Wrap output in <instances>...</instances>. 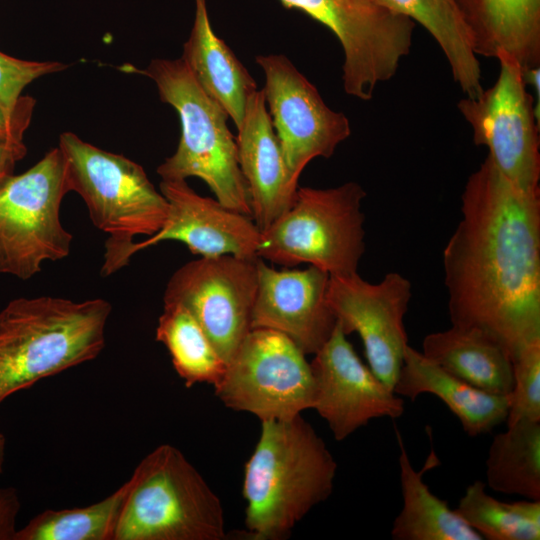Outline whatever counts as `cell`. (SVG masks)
<instances>
[{
    "instance_id": "cell-1",
    "label": "cell",
    "mask_w": 540,
    "mask_h": 540,
    "mask_svg": "<svg viewBox=\"0 0 540 540\" xmlns=\"http://www.w3.org/2000/svg\"><path fill=\"white\" fill-rule=\"evenodd\" d=\"M443 265L453 326L485 333L511 359L540 341V191L516 187L487 156L465 184Z\"/></svg>"
},
{
    "instance_id": "cell-2",
    "label": "cell",
    "mask_w": 540,
    "mask_h": 540,
    "mask_svg": "<svg viewBox=\"0 0 540 540\" xmlns=\"http://www.w3.org/2000/svg\"><path fill=\"white\" fill-rule=\"evenodd\" d=\"M337 463L301 414L261 421L245 464V526L253 540L286 539L295 525L331 495Z\"/></svg>"
},
{
    "instance_id": "cell-3",
    "label": "cell",
    "mask_w": 540,
    "mask_h": 540,
    "mask_svg": "<svg viewBox=\"0 0 540 540\" xmlns=\"http://www.w3.org/2000/svg\"><path fill=\"white\" fill-rule=\"evenodd\" d=\"M112 307L102 298H16L0 311V404L41 379L95 359Z\"/></svg>"
},
{
    "instance_id": "cell-4",
    "label": "cell",
    "mask_w": 540,
    "mask_h": 540,
    "mask_svg": "<svg viewBox=\"0 0 540 540\" xmlns=\"http://www.w3.org/2000/svg\"><path fill=\"white\" fill-rule=\"evenodd\" d=\"M125 70L150 78L161 101L171 105L179 115V144L175 153L157 167L161 180L198 177L222 205L252 217L236 138L227 126L229 116L203 90L183 59H153L144 69L131 66Z\"/></svg>"
},
{
    "instance_id": "cell-5",
    "label": "cell",
    "mask_w": 540,
    "mask_h": 540,
    "mask_svg": "<svg viewBox=\"0 0 540 540\" xmlns=\"http://www.w3.org/2000/svg\"><path fill=\"white\" fill-rule=\"evenodd\" d=\"M70 191L85 202L92 223L107 234L103 277L130 262L129 249L139 235L152 236L164 225L169 205L129 158L105 151L72 132L59 137Z\"/></svg>"
},
{
    "instance_id": "cell-6",
    "label": "cell",
    "mask_w": 540,
    "mask_h": 540,
    "mask_svg": "<svg viewBox=\"0 0 540 540\" xmlns=\"http://www.w3.org/2000/svg\"><path fill=\"white\" fill-rule=\"evenodd\" d=\"M114 540H221L222 503L184 454L162 444L130 477Z\"/></svg>"
},
{
    "instance_id": "cell-7",
    "label": "cell",
    "mask_w": 540,
    "mask_h": 540,
    "mask_svg": "<svg viewBox=\"0 0 540 540\" xmlns=\"http://www.w3.org/2000/svg\"><path fill=\"white\" fill-rule=\"evenodd\" d=\"M365 197L353 181L324 189L298 187L291 207L261 232L258 258L285 267L308 263L329 276L357 273L365 251Z\"/></svg>"
},
{
    "instance_id": "cell-8",
    "label": "cell",
    "mask_w": 540,
    "mask_h": 540,
    "mask_svg": "<svg viewBox=\"0 0 540 540\" xmlns=\"http://www.w3.org/2000/svg\"><path fill=\"white\" fill-rule=\"evenodd\" d=\"M71 192L59 147L19 175L0 183V273L27 280L46 261L70 254L72 235L60 220L63 198Z\"/></svg>"
},
{
    "instance_id": "cell-9",
    "label": "cell",
    "mask_w": 540,
    "mask_h": 540,
    "mask_svg": "<svg viewBox=\"0 0 540 540\" xmlns=\"http://www.w3.org/2000/svg\"><path fill=\"white\" fill-rule=\"evenodd\" d=\"M330 29L339 40L346 94L368 101L396 74L412 47L415 23L381 0H278Z\"/></svg>"
},
{
    "instance_id": "cell-10",
    "label": "cell",
    "mask_w": 540,
    "mask_h": 540,
    "mask_svg": "<svg viewBox=\"0 0 540 540\" xmlns=\"http://www.w3.org/2000/svg\"><path fill=\"white\" fill-rule=\"evenodd\" d=\"M305 356L282 333L251 329L214 386L215 394L226 407L261 421L293 418L314 404V378Z\"/></svg>"
},
{
    "instance_id": "cell-11",
    "label": "cell",
    "mask_w": 540,
    "mask_h": 540,
    "mask_svg": "<svg viewBox=\"0 0 540 540\" xmlns=\"http://www.w3.org/2000/svg\"><path fill=\"white\" fill-rule=\"evenodd\" d=\"M496 82L476 97L465 96L457 108L472 129L473 142L488 148L498 171L516 187L540 191L539 119L527 92L523 69L500 51Z\"/></svg>"
},
{
    "instance_id": "cell-12",
    "label": "cell",
    "mask_w": 540,
    "mask_h": 540,
    "mask_svg": "<svg viewBox=\"0 0 540 540\" xmlns=\"http://www.w3.org/2000/svg\"><path fill=\"white\" fill-rule=\"evenodd\" d=\"M258 259L200 257L176 270L164 291L163 302L184 306L226 363L251 330Z\"/></svg>"
},
{
    "instance_id": "cell-13",
    "label": "cell",
    "mask_w": 540,
    "mask_h": 540,
    "mask_svg": "<svg viewBox=\"0 0 540 540\" xmlns=\"http://www.w3.org/2000/svg\"><path fill=\"white\" fill-rule=\"evenodd\" d=\"M265 74L268 113L293 182L317 157L330 158L351 134L342 112L326 105L317 88L283 54L258 55Z\"/></svg>"
},
{
    "instance_id": "cell-14",
    "label": "cell",
    "mask_w": 540,
    "mask_h": 540,
    "mask_svg": "<svg viewBox=\"0 0 540 540\" xmlns=\"http://www.w3.org/2000/svg\"><path fill=\"white\" fill-rule=\"evenodd\" d=\"M411 296V282L398 272L378 283L358 273L329 278L327 297L338 324L346 335L360 336L367 365L392 390L408 346L404 316Z\"/></svg>"
},
{
    "instance_id": "cell-15",
    "label": "cell",
    "mask_w": 540,
    "mask_h": 540,
    "mask_svg": "<svg viewBox=\"0 0 540 540\" xmlns=\"http://www.w3.org/2000/svg\"><path fill=\"white\" fill-rule=\"evenodd\" d=\"M313 408L337 441L345 440L376 418H400L404 401L357 355L340 325L310 362Z\"/></svg>"
},
{
    "instance_id": "cell-16",
    "label": "cell",
    "mask_w": 540,
    "mask_h": 540,
    "mask_svg": "<svg viewBox=\"0 0 540 540\" xmlns=\"http://www.w3.org/2000/svg\"><path fill=\"white\" fill-rule=\"evenodd\" d=\"M257 274L251 329L280 332L305 355H314L337 325L327 297L330 276L311 265L303 270H276L260 258Z\"/></svg>"
},
{
    "instance_id": "cell-17",
    "label": "cell",
    "mask_w": 540,
    "mask_h": 540,
    "mask_svg": "<svg viewBox=\"0 0 540 540\" xmlns=\"http://www.w3.org/2000/svg\"><path fill=\"white\" fill-rule=\"evenodd\" d=\"M160 192L169 205L167 219L157 233L131 245L130 258L162 241L176 240L200 257L258 259L261 231L252 217L199 195L186 180H161Z\"/></svg>"
},
{
    "instance_id": "cell-18",
    "label": "cell",
    "mask_w": 540,
    "mask_h": 540,
    "mask_svg": "<svg viewBox=\"0 0 540 540\" xmlns=\"http://www.w3.org/2000/svg\"><path fill=\"white\" fill-rule=\"evenodd\" d=\"M237 131L238 161L250 194L252 219L262 232L291 207L298 189L289 175L263 90L250 96Z\"/></svg>"
},
{
    "instance_id": "cell-19",
    "label": "cell",
    "mask_w": 540,
    "mask_h": 540,
    "mask_svg": "<svg viewBox=\"0 0 540 540\" xmlns=\"http://www.w3.org/2000/svg\"><path fill=\"white\" fill-rule=\"evenodd\" d=\"M393 391L411 401L421 394L435 395L471 437L491 432L508 414V395L488 393L466 383L409 345Z\"/></svg>"
},
{
    "instance_id": "cell-20",
    "label": "cell",
    "mask_w": 540,
    "mask_h": 540,
    "mask_svg": "<svg viewBox=\"0 0 540 540\" xmlns=\"http://www.w3.org/2000/svg\"><path fill=\"white\" fill-rule=\"evenodd\" d=\"M476 55L504 51L523 70L540 66V0H455Z\"/></svg>"
},
{
    "instance_id": "cell-21",
    "label": "cell",
    "mask_w": 540,
    "mask_h": 540,
    "mask_svg": "<svg viewBox=\"0 0 540 540\" xmlns=\"http://www.w3.org/2000/svg\"><path fill=\"white\" fill-rule=\"evenodd\" d=\"M203 90L227 112L236 128L257 90L251 74L213 31L206 0H195V18L181 56Z\"/></svg>"
},
{
    "instance_id": "cell-22",
    "label": "cell",
    "mask_w": 540,
    "mask_h": 540,
    "mask_svg": "<svg viewBox=\"0 0 540 540\" xmlns=\"http://www.w3.org/2000/svg\"><path fill=\"white\" fill-rule=\"evenodd\" d=\"M421 353L430 361L485 392L508 395L513 363L508 351L485 333L451 326L426 335Z\"/></svg>"
},
{
    "instance_id": "cell-23",
    "label": "cell",
    "mask_w": 540,
    "mask_h": 540,
    "mask_svg": "<svg viewBox=\"0 0 540 540\" xmlns=\"http://www.w3.org/2000/svg\"><path fill=\"white\" fill-rule=\"evenodd\" d=\"M403 505L391 527L394 540H482L447 501L433 494L423 480L424 473L439 464L433 449L419 471L413 467L397 432Z\"/></svg>"
},
{
    "instance_id": "cell-24",
    "label": "cell",
    "mask_w": 540,
    "mask_h": 540,
    "mask_svg": "<svg viewBox=\"0 0 540 540\" xmlns=\"http://www.w3.org/2000/svg\"><path fill=\"white\" fill-rule=\"evenodd\" d=\"M394 12L422 25L449 64L454 81L467 97L483 91L480 62L455 0H381Z\"/></svg>"
},
{
    "instance_id": "cell-25",
    "label": "cell",
    "mask_w": 540,
    "mask_h": 540,
    "mask_svg": "<svg viewBox=\"0 0 540 540\" xmlns=\"http://www.w3.org/2000/svg\"><path fill=\"white\" fill-rule=\"evenodd\" d=\"M485 466L491 490L540 500V422L520 420L494 435Z\"/></svg>"
},
{
    "instance_id": "cell-26",
    "label": "cell",
    "mask_w": 540,
    "mask_h": 540,
    "mask_svg": "<svg viewBox=\"0 0 540 540\" xmlns=\"http://www.w3.org/2000/svg\"><path fill=\"white\" fill-rule=\"evenodd\" d=\"M155 339L167 348L173 367L187 388L198 383L216 386L224 376L227 363L181 304L164 303Z\"/></svg>"
},
{
    "instance_id": "cell-27",
    "label": "cell",
    "mask_w": 540,
    "mask_h": 540,
    "mask_svg": "<svg viewBox=\"0 0 540 540\" xmlns=\"http://www.w3.org/2000/svg\"><path fill=\"white\" fill-rule=\"evenodd\" d=\"M130 479L103 500L81 508L44 510L14 540H114Z\"/></svg>"
},
{
    "instance_id": "cell-28",
    "label": "cell",
    "mask_w": 540,
    "mask_h": 540,
    "mask_svg": "<svg viewBox=\"0 0 540 540\" xmlns=\"http://www.w3.org/2000/svg\"><path fill=\"white\" fill-rule=\"evenodd\" d=\"M455 510L483 539H540V500L503 502L487 493L485 482L476 480Z\"/></svg>"
},
{
    "instance_id": "cell-29",
    "label": "cell",
    "mask_w": 540,
    "mask_h": 540,
    "mask_svg": "<svg viewBox=\"0 0 540 540\" xmlns=\"http://www.w3.org/2000/svg\"><path fill=\"white\" fill-rule=\"evenodd\" d=\"M513 387L508 394L507 425L520 420L540 422V341L513 359Z\"/></svg>"
},
{
    "instance_id": "cell-30",
    "label": "cell",
    "mask_w": 540,
    "mask_h": 540,
    "mask_svg": "<svg viewBox=\"0 0 540 540\" xmlns=\"http://www.w3.org/2000/svg\"><path fill=\"white\" fill-rule=\"evenodd\" d=\"M66 68V64L58 61L24 60L0 51V107L9 113L14 112L29 84Z\"/></svg>"
},
{
    "instance_id": "cell-31",
    "label": "cell",
    "mask_w": 540,
    "mask_h": 540,
    "mask_svg": "<svg viewBox=\"0 0 540 540\" xmlns=\"http://www.w3.org/2000/svg\"><path fill=\"white\" fill-rule=\"evenodd\" d=\"M36 100L28 95H23L18 108L9 113L0 107V136L23 140L28 129Z\"/></svg>"
},
{
    "instance_id": "cell-32",
    "label": "cell",
    "mask_w": 540,
    "mask_h": 540,
    "mask_svg": "<svg viewBox=\"0 0 540 540\" xmlns=\"http://www.w3.org/2000/svg\"><path fill=\"white\" fill-rule=\"evenodd\" d=\"M21 502L14 487H0V540H14Z\"/></svg>"
},
{
    "instance_id": "cell-33",
    "label": "cell",
    "mask_w": 540,
    "mask_h": 540,
    "mask_svg": "<svg viewBox=\"0 0 540 540\" xmlns=\"http://www.w3.org/2000/svg\"><path fill=\"white\" fill-rule=\"evenodd\" d=\"M27 153V147L23 140L0 136V183L14 174L18 161L22 160Z\"/></svg>"
},
{
    "instance_id": "cell-34",
    "label": "cell",
    "mask_w": 540,
    "mask_h": 540,
    "mask_svg": "<svg viewBox=\"0 0 540 540\" xmlns=\"http://www.w3.org/2000/svg\"><path fill=\"white\" fill-rule=\"evenodd\" d=\"M6 439L5 436L0 433V474L3 472V466L5 461Z\"/></svg>"
}]
</instances>
